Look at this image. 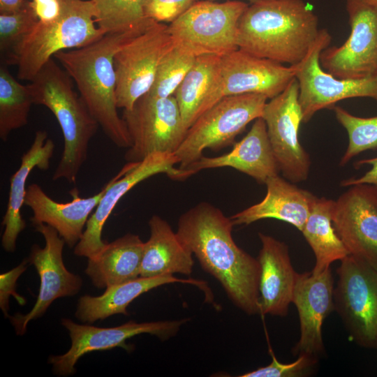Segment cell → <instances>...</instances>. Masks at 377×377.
<instances>
[{
    "label": "cell",
    "mask_w": 377,
    "mask_h": 377,
    "mask_svg": "<svg viewBox=\"0 0 377 377\" xmlns=\"http://www.w3.org/2000/svg\"><path fill=\"white\" fill-rule=\"evenodd\" d=\"M337 274L334 311L352 341L377 349V270L348 255L341 260Z\"/></svg>",
    "instance_id": "cell-8"
},
{
    "label": "cell",
    "mask_w": 377,
    "mask_h": 377,
    "mask_svg": "<svg viewBox=\"0 0 377 377\" xmlns=\"http://www.w3.org/2000/svg\"><path fill=\"white\" fill-rule=\"evenodd\" d=\"M144 242L138 235L127 233L88 259L85 273L99 288H108L140 276Z\"/></svg>",
    "instance_id": "cell-27"
},
{
    "label": "cell",
    "mask_w": 377,
    "mask_h": 377,
    "mask_svg": "<svg viewBox=\"0 0 377 377\" xmlns=\"http://www.w3.org/2000/svg\"><path fill=\"white\" fill-rule=\"evenodd\" d=\"M91 1L94 6L95 23L105 34L144 31L156 22L146 15L147 0H91Z\"/></svg>",
    "instance_id": "cell-30"
},
{
    "label": "cell",
    "mask_w": 377,
    "mask_h": 377,
    "mask_svg": "<svg viewBox=\"0 0 377 377\" xmlns=\"http://www.w3.org/2000/svg\"><path fill=\"white\" fill-rule=\"evenodd\" d=\"M298 97L299 84L295 77L281 93L266 103L262 115L279 170L294 184L308 178L311 166L309 155L298 138L302 122Z\"/></svg>",
    "instance_id": "cell-15"
},
{
    "label": "cell",
    "mask_w": 377,
    "mask_h": 377,
    "mask_svg": "<svg viewBox=\"0 0 377 377\" xmlns=\"http://www.w3.org/2000/svg\"><path fill=\"white\" fill-rule=\"evenodd\" d=\"M350 34L340 46L320 54L321 67L339 79H360L377 74V8L360 0H346Z\"/></svg>",
    "instance_id": "cell-14"
},
{
    "label": "cell",
    "mask_w": 377,
    "mask_h": 377,
    "mask_svg": "<svg viewBox=\"0 0 377 377\" xmlns=\"http://www.w3.org/2000/svg\"><path fill=\"white\" fill-rule=\"evenodd\" d=\"M272 357L270 364L259 367L256 370L243 374L239 377H299L311 373L318 363V358L307 355H298L297 359L291 363L279 362L271 351Z\"/></svg>",
    "instance_id": "cell-35"
},
{
    "label": "cell",
    "mask_w": 377,
    "mask_h": 377,
    "mask_svg": "<svg viewBox=\"0 0 377 377\" xmlns=\"http://www.w3.org/2000/svg\"><path fill=\"white\" fill-rule=\"evenodd\" d=\"M332 220L349 255L377 270V186H350L334 200Z\"/></svg>",
    "instance_id": "cell-18"
},
{
    "label": "cell",
    "mask_w": 377,
    "mask_h": 377,
    "mask_svg": "<svg viewBox=\"0 0 377 377\" xmlns=\"http://www.w3.org/2000/svg\"><path fill=\"white\" fill-rule=\"evenodd\" d=\"M28 262V259L24 260L17 267L0 275V307L6 317H8L10 295L14 297L20 305L26 304V300L16 292V282L27 269Z\"/></svg>",
    "instance_id": "cell-37"
},
{
    "label": "cell",
    "mask_w": 377,
    "mask_h": 377,
    "mask_svg": "<svg viewBox=\"0 0 377 377\" xmlns=\"http://www.w3.org/2000/svg\"><path fill=\"white\" fill-rule=\"evenodd\" d=\"M144 31L107 34L90 44L54 55L103 133L118 147L129 148L131 142L117 112L114 57L126 42Z\"/></svg>",
    "instance_id": "cell-3"
},
{
    "label": "cell",
    "mask_w": 377,
    "mask_h": 377,
    "mask_svg": "<svg viewBox=\"0 0 377 377\" xmlns=\"http://www.w3.org/2000/svg\"><path fill=\"white\" fill-rule=\"evenodd\" d=\"M334 279L330 267L319 274L298 273L293 303L297 309L300 335L293 348L294 355L319 358L325 353L322 328L334 311Z\"/></svg>",
    "instance_id": "cell-19"
},
{
    "label": "cell",
    "mask_w": 377,
    "mask_h": 377,
    "mask_svg": "<svg viewBox=\"0 0 377 377\" xmlns=\"http://www.w3.org/2000/svg\"><path fill=\"white\" fill-rule=\"evenodd\" d=\"M184 318L136 323L131 320L114 327H98L90 325H80L68 318H62V325L68 331L71 346L64 354L53 355L49 358L54 373L61 376L72 375L75 372V365L84 355L97 350H105L116 347L129 351L131 346L126 341L131 337L150 334L164 341L174 337L182 325L188 322Z\"/></svg>",
    "instance_id": "cell-16"
},
{
    "label": "cell",
    "mask_w": 377,
    "mask_h": 377,
    "mask_svg": "<svg viewBox=\"0 0 377 377\" xmlns=\"http://www.w3.org/2000/svg\"><path fill=\"white\" fill-rule=\"evenodd\" d=\"M54 149V143L47 138V133L37 131L30 148L21 158L20 167L10 177L8 200L1 223L4 226L1 244L7 252L15 251L17 237L27 226L21 209L24 205L28 177L35 168L49 169Z\"/></svg>",
    "instance_id": "cell-24"
},
{
    "label": "cell",
    "mask_w": 377,
    "mask_h": 377,
    "mask_svg": "<svg viewBox=\"0 0 377 377\" xmlns=\"http://www.w3.org/2000/svg\"><path fill=\"white\" fill-rule=\"evenodd\" d=\"M34 104L28 84L19 82L5 64L0 67V138L6 141L10 133L26 126Z\"/></svg>",
    "instance_id": "cell-31"
},
{
    "label": "cell",
    "mask_w": 377,
    "mask_h": 377,
    "mask_svg": "<svg viewBox=\"0 0 377 377\" xmlns=\"http://www.w3.org/2000/svg\"><path fill=\"white\" fill-rule=\"evenodd\" d=\"M334 200L316 198L302 233L316 258L314 274L325 271L332 263L349 255L332 225V214Z\"/></svg>",
    "instance_id": "cell-28"
},
{
    "label": "cell",
    "mask_w": 377,
    "mask_h": 377,
    "mask_svg": "<svg viewBox=\"0 0 377 377\" xmlns=\"http://www.w3.org/2000/svg\"><path fill=\"white\" fill-rule=\"evenodd\" d=\"M34 227L45 242L43 248L34 244L28 258L39 275L40 288L36 302L29 313L10 317L18 335H23L28 323L42 316L55 300L75 295L82 285V278L69 272L64 265L62 253L66 243L57 231L45 223Z\"/></svg>",
    "instance_id": "cell-17"
},
{
    "label": "cell",
    "mask_w": 377,
    "mask_h": 377,
    "mask_svg": "<svg viewBox=\"0 0 377 377\" xmlns=\"http://www.w3.org/2000/svg\"><path fill=\"white\" fill-rule=\"evenodd\" d=\"M370 165L371 168L362 176L358 178H349L341 182V186H350L353 185L367 184L377 186V157L360 160L355 163V168L362 165Z\"/></svg>",
    "instance_id": "cell-39"
},
{
    "label": "cell",
    "mask_w": 377,
    "mask_h": 377,
    "mask_svg": "<svg viewBox=\"0 0 377 377\" xmlns=\"http://www.w3.org/2000/svg\"><path fill=\"white\" fill-rule=\"evenodd\" d=\"M265 184V198L230 216L234 225H249L262 219H274L302 231L317 197L279 175L269 178Z\"/></svg>",
    "instance_id": "cell-23"
},
{
    "label": "cell",
    "mask_w": 377,
    "mask_h": 377,
    "mask_svg": "<svg viewBox=\"0 0 377 377\" xmlns=\"http://www.w3.org/2000/svg\"><path fill=\"white\" fill-rule=\"evenodd\" d=\"M331 40L329 31L320 29L305 57L292 66L299 84L298 99L304 123L309 121L320 110L332 109L335 103L343 99L369 97L377 101V74L343 80L334 77L321 67L320 54Z\"/></svg>",
    "instance_id": "cell-10"
},
{
    "label": "cell",
    "mask_w": 377,
    "mask_h": 377,
    "mask_svg": "<svg viewBox=\"0 0 377 377\" xmlns=\"http://www.w3.org/2000/svg\"><path fill=\"white\" fill-rule=\"evenodd\" d=\"M196 57L174 44L162 58L147 94L157 98L174 96L195 63Z\"/></svg>",
    "instance_id": "cell-32"
},
{
    "label": "cell",
    "mask_w": 377,
    "mask_h": 377,
    "mask_svg": "<svg viewBox=\"0 0 377 377\" xmlns=\"http://www.w3.org/2000/svg\"><path fill=\"white\" fill-rule=\"evenodd\" d=\"M195 0H147L145 13L157 22L171 23L186 12Z\"/></svg>",
    "instance_id": "cell-36"
},
{
    "label": "cell",
    "mask_w": 377,
    "mask_h": 377,
    "mask_svg": "<svg viewBox=\"0 0 377 377\" xmlns=\"http://www.w3.org/2000/svg\"><path fill=\"white\" fill-rule=\"evenodd\" d=\"M221 57L213 54L197 57L175 92L174 96L186 131L200 117L205 103L213 91L219 73Z\"/></svg>",
    "instance_id": "cell-29"
},
{
    "label": "cell",
    "mask_w": 377,
    "mask_h": 377,
    "mask_svg": "<svg viewBox=\"0 0 377 377\" xmlns=\"http://www.w3.org/2000/svg\"><path fill=\"white\" fill-rule=\"evenodd\" d=\"M110 184V181L95 195L82 198L75 187L70 191L71 201L59 202L51 198L37 184L27 188L24 205L31 208L34 226L45 223L54 228L71 248L80 241L87 222Z\"/></svg>",
    "instance_id": "cell-20"
},
{
    "label": "cell",
    "mask_w": 377,
    "mask_h": 377,
    "mask_svg": "<svg viewBox=\"0 0 377 377\" xmlns=\"http://www.w3.org/2000/svg\"><path fill=\"white\" fill-rule=\"evenodd\" d=\"M223 167L246 174L260 184L279 175L280 170L262 117L255 120L249 133L231 151L216 157L202 156L185 170L193 175L202 170Z\"/></svg>",
    "instance_id": "cell-22"
},
{
    "label": "cell",
    "mask_w": 377,
    "mask_h": 377,
    "mask_svg": "<svg viewBox=\"0 0 377 377\" xmlns=\"http://www.w3.org/2000/svg\"><path fill=\"white\" fill-rule=\"evenodd\" d=\"M27 0H0V13H11L20 9Z\"/></svg>",
    "instance_id": "cell-40"
},
{
    "label": "cell",
    "mask_w": 377,
    "mask_h": 377,
    "mask_svg": "<svg viewBox=\"0 0 377 377\" xmlns=\"http://www.w3.org/2000/svg\"><path fill=\"white\" fill-rule=\"evenodd\" d=\"M34 104L47 108L62 131L64 149L52 179L76 182L87 158L89 142L99 126L64 68L52 58L28 84Z\"/></svg>",
    "instance_id": "cell-4"
},
{
    "label": "cell",
    "mask_w": 377,
    "mask_h": 377,
    "mask_svg": "<svg viewBox=\"0 0 377 377\" xmlns=\"http://www.w3.org/2000/svg\"><path fill=\"white\" fill-rule=\"evenodd\" d=\"M195 1H199V0H195ZM211 1H214V0H211ZM246 1H249L251 3H254L259 2L264 0H246Z\"/></svg>",
    "instance_id": "cell-42"
},
{
    "label": "cell",
    "mask_w": 377,
    "mask_h": 377,
    "mask_svg": "<svg viewBox=\"0 0 377 377\" xmlns=\"http://www.w3.org/2000/svg\"><path fill=\"white\" fill-rule=\"evenodd\" d=\"M267 98L247 94L226 96L204 112L189 127L175 155L186 170L206 149L218 151L232 143L252 121L262 117Z\"/></svg>",
    "instance_id": "cell-6"
},
{
    "label": "cell",
    "mask_w": 377,
    "mask_h": 377,
    "mask_svg": "<svg viewBox=\"0 0 377 377\" xmlns=\"http://www.w3.org/2000/svg\"><path fill=\"white\" fill-rule=\"evenodd\" d=\"M182 283L196 286L205 290V281L195 279H179L173 275L154 277L140 276L135 279L112 286L99 296L84 295L77 305L75 316L83 323H94L115 314L127 315V307L135 298L150 290L165 284Z\"/></svg>",
    "instance_id": "cell-25"
},
{
    "label": "cell",
    "mask_w": 377,
    "mask_h": 377,
    "mask_svg": "<svg viewBox=\"0 0 377 377\" xmlns=\"http://www.w3.org/2000/svg\"><path fill=\"white\" fill-rule=\"evenodd\" d=\"M38 20L29 1L16 11L0 13V51L3 61Z\"/></svg>",
    "instance_id": "cell-34"
},
{
    "label": "cell",
    "mask_w": 377,
    "mask_h": 377,
    "mask_svg": "<svg viewBox=\"0 0 377 377\" xmlns=\"http://www.w3.org/2000/svg\"><path fill=\"white\" fill-rule=\"evenodd\" d=\"M294 78L292 66H286L238 48L221 57L218 78L201 114L226 96L256 94L272 99Z\"/></svg>",
    "instance_id": "cell-13"
},
{
    "label": "cell",
    "mask_w": 377,
    "mask_h": 377,
    "mask_svg": "<svg viewBox=\"0 0 377 377\" xmlns=\"http://www.w3.org/2000/svg\"><path fill=\"white\" fill-rule=\"evenodd\" d=\"M31 2L39 21L42 22L54 21L60 14L59 0H33Z\"/></svg>",
    "instance_id": "cell-38"
},
{
    "label": "cell",
    "mask_w": 377,
    "mask_h": 377,
    "mask_svg": "<svg viewBox=\"0 0 377 377\" xmlns=\"http://www.w3.org/2000/svg\"><path fill=\"white\" fill-rule=\"evenodd\" d=\"M173 45L168 25L156 22L117 51L114 66L118 108L131 109L150 90L162 58Z\"/></svg>",
    "instance_id": "cell-11"
},
{
    "label": "cell",
    "mask_w": 377,
    "mask_h": 377,
    "mask_svg": "<svg viewBox=\"0 0 377 377\" xmlns=\"http://www.w3.org/2000/svg\"><path fill=\"white\" fill-rule=\"evenodd\" d=\"M59 1V17L47 23L38 20L3 61L17 66L18 79L31 82L57 52L83 47L105 35L95 26L91 0Z\"/></svg>",
    "instance_id": "cell-5"
},
{
    "label": "cell",
    "mask_w": 377,
    "mask_h": 377,
    "mask_svg": "<svg viewBox=\"0 0 377 377\" xmlns=\"http://www.w3.org/2000/svg\"><path fill=\"white\" fill-rule=\"evenodd\" d=\"M122 119L131 142L124 155L127 162H139L154 153L175 154L187 131L174 96L146 94L131 109L124 110Z\"/></svg>",
    "instance_id": "cell-9"
},
{
    "label": "cell",
    "mask_w": 377,
    "mask_h": 377,
    "mask_svg": "<svg viewBox=\"0 0 377 377\" xmlns=\"http://www.w3.org/2000/svg\"><path fill=\"white\" fill-rule=\"evenodd\" d=\"M377 8V0H360Z\"/></svg>",
    "instance_id": "cell-41"
},
{
    "label": "cell",
    "mask_w": 377,
    "mask_h": 377,
    "mask_svg": "<svg viewBox=\"0 0 377 377\" xmlns=\"http://www.w3.org/2000/svg\"><path fill=\"white\" fill-rule=\"evenodd\" d=\"M332 109L337 120L348 135V145L340 160L341 166L347 164L361 152L377 149V116L356 117L337 105Z\"/></svg>",
    "instance_id": "cell-33"
},
{
    "label": "cell",
    "mask_w": 377,
    "mask_h": 377,
    "mask_svg": "<svg viewBox=\"0 0 377 377\" xmlns=\"http://www.w3.org/2000/svg\"><path fill=\"white\" fill-rule=\"evenodd\" d=\"M248 6L241 1H196L168 25V31L175 45L196 57H222L238 49V24Z\"/></svg>",
    "instance_id": "cell-7"
},
{
    "label": "cell",
    "mask_w": 377,
    "mask_h": 377,
    "mask_svg": "<svg viewBox=\"0 0 377 377\" xmlns=\"http://www.w3.org/2000/svg\"><path fill=\"white\" fill-rule=\"evenodd\" d=\"M318 17L303 0H264L249 6L238 24V48L293 66L306 55L320 32Z\"/></svg>",
    "instance_id": "cell-2"
},
{
    "label": "cell",
    "mask_w": 377,
    "mask_h": 377,
    "mask_svg": "<svg viewBox=\"0 0 377 377\" xmlns=\"http://www.w3.org/2000/svg\"><path fill=\"white\" fill-rule=\"evenodd\" d=\"M258 237L261 242L258 258L260 313L283 317L293 303L298 273L293 267L286 243L262 232Z\"/></svg>",
    "instance_id": "cell-21"
},
{
    "label": "cell",
    "mask_w": 377,
    "mask_h": 377,
    "mask_svg": "<svg viewBox=\"0 0 377 377\" xmlns=\"http://www.w3.org/2000/svg\"><path fill=\"white\" fill-rule=\"evenodd\" d=\"M234 226L220 209L201 202L180 216L177 233L237 308L248 315L259 314L260 265L237 245Z\"/></svg>",
    "instance_id": "cell-1"
},
{
    "label": "cell",
    "mask_w": 377,
    "mask_h": 377,
    "mask_svg": "<svg viewBox=\"0 0 377 377\" xmlns=\"http://www.w3.org/2000/svg\"><path fill=\"white\" fill-rule=\"evenodd\" d=\"M175 154L154 153L139 162H127L110 180V184L97 207L89 218L83 234L75 246L74 253L88 259L95 257L105 247L102 231L105 223L121 198L135 186L157 174H166L172 179L189 177L188 171L176 168Z\"/></svg>",
    "instance_id": "cell-12"
},
{
    "label": "cell",
    "mask_w": 377,
    "mask_h": 377,
    "mask_svg": "<svg viewBox=\"0 0 377 377\" xmlns=\"http://www.w3.org/2000/svg\"><path fill=\"white\" fill-rule=\"evenodd\" d=\"M149 226L150 236L143 245L140 276L154 277L177 273L190 275L194 265L193 255L177 232L156 214L149 220Z\"/></svg>",
    "instance_id": "cell-26"
}]
</instances>
